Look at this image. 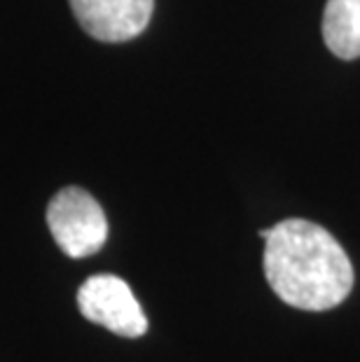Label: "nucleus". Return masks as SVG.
Segmentation results:
<instances>
[{
	"label": "nucleus",
	"mask_w": 360,
	"mask_h": 362,
	"mask_svg": "<svg viewBox=\"0 0 360 362\" xmlns=\"http://www.w3.org/2000/svg\"><path fill=\"white\" fill-rule=\"evenodd\" d=\"M265 238V276L281 302L302 311L339 306L354 288V267L339 241L316 222L290 218Z\"/></svg>",
	"instance_id": "1"
},
{
	"label": "nucleus",
	"mask_w": 360,
	"mask_h": 362,
	"mask_svg": "<svg viewBox=\"0 0 360 362\" xmlns=\"http://www.w3.org/2000/svg\"><path fill=\"white\" fill-rule=\"evenodd\" d=\"M47 225L68 257L96 255L108 241V220L101 204L82 187H64L47 206Z\"/></svg>",
	"instance_id": "2"
},
{
	"label": "nucleus",
	"mask_w": 360,
	"mask_h": 362,
	"mask_svg": "<svg viewBox=\"0 0 360 362\" xmlns=\"http://www.w3.org/2000/svg\"><path fill=\"white\" fill-rule=\"evenodd\" d=\"M78 309L94 325L112 334L139 339L148 332V318L127 281L112 274H96L78 290Z\"/></svg>",
	"instance_id": "3"
},
{
	"label": "nucleus",
	"mask_w": 360,
	"mask_h": 362,
	"mask_svg": "<svg viewBox=\"0 0 360 362\" xmlns=\"http://www.w3.org/2000/svg\"><path fill=\"white\" fill-rule=\"evenodd\" d=\"M84 33L101 42L134 40L148 28L155 0H68Z\"/></svg>",
	"instance_id": "4"
},
{
	"label": "nucleus",
	"mask_w": 360,
	"mask_h": 362,
	"mask_svg": "<svg viewBox=\"0 0 360 362\" xmlns=\"http://www.w3.org/2000/svg\"><path fill=\"white\" fill-rule=\"evenodd\" d=\"M323 37L335 57L344 61L360 57V0H327Z\"/></svg>",
	"instance_id": "5"
}]
</instances>
